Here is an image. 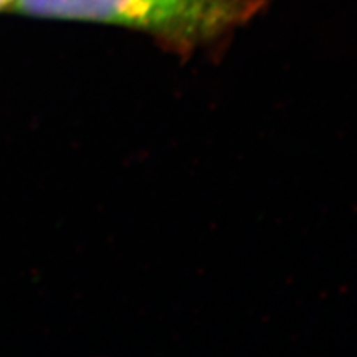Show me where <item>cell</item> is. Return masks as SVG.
<instances>
[{
	"label": "cell",
	"mask_w": 357,
	"mask_h": 357,
	"mask_svg": "<svg viewBox=\"0 0 357 357\" xmlns=\"http://www.w3.org/2000/svg\"><path fill=\"white\" fill-rule=\"evenodd\" d=\"M10 8L31 17L124 26L191 50L245 24L262 0H15Z\"/></svg>",
	"instance_id": "cell-1"
},
{
	"label": "cell",
	"mask_w": 357,
	"mask_h": 357,
	"mask_svg": "<svg viewBox=\"0 0 357 357\" xmlns=\"http://www.w3.org/2000/svg\"><path fill=\"white\" fill-rule=\"evenodd\" d=\"M14 3H15V0H0V10L10 8Z\"/></svg>",
	"instance_id": "cell-2"
}]
</instances>
